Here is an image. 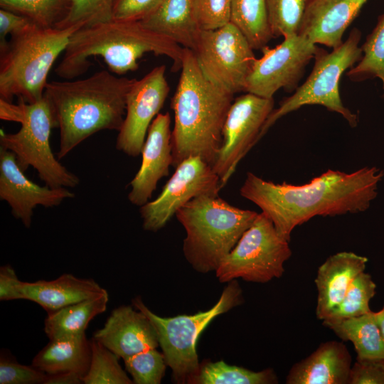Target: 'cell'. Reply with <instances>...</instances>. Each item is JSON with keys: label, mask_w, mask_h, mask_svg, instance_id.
I'll return each instance as SVG.
<instances>
[{"label": "cell", "mask_w": 384, "mask_h": 384, "mask_svg": "<svg viewBox=\"0 0 384 384\" xmlns=\"http://www.w3.org/2000/svg\"><path fill=\"white\" fill-rule=\"evenodd\" d=\"M277 375L272 368L253 371L230 366L223 361L200 365L197 373L188 383L196 384H276Z\"/></svg>", "instance_id": "cell-28"}, {"label": "cell", "mask_w": 384, "mask_h": 384, "mask_svg": "<svg viewBox=\"0 0 384 384\" xmlns=\"http://www.w3.org/2000/svg\"><path fill=\"white\" fill-rule=\"evenodd\" d=\"M361 37V31L355 28L331 52L318 48L310 75L292 95L283 99L279 107L272 110L261 130L260 139L282 117L308 105H322L341 114L351 127L357 126L358 116L343 105L338 84L342 74L362 58V49L358 46Z\"/></svg>", "instance_id": "cell-9"}, {"label": "cell", "mask_w": 384, "mask_h": 384, "mask_svg": "<svg viewBox=\"0 0 384 384\" xmlns=\"http://www.w3.org/2000/svg\"><path fill=\"white\" fill-rule=\"evenodd\" d=\"M171 117L159 113L152 121L142 149L141 166L130 182L129 202L142 206L149 202L159 181L168 176L173 165Z\"/></svg>", "instance_id": "cell-17"}, {"label": "cell", "mask_w": 384, "mask_h": 384, "mask_svg": "<svg viewBox=\"0 0 384 384\" xmlns=\"http://www.w3.org/2000/svg\"><path fill=\"white\" fill-rule=\"evenodd\" d=\"M368 0H309L298 33L314 43L335 48Z\"/></svg>", "instance_id": "cell-19"}, {"label": "cell", "mask_w": 384, "mask_h": 384, "mask_svg": "<svg viewBox=\"0 0 384 384\" xmlns=\"http://www.w3.org/2000/svg\"><path fill=\"white\" fill-rule=\"evenodd\" d=\"M274 110V99L247 92L234 100L223 129V140L212 168L223 188L239 162L260 139L261 130Z\"/></svg>", "instance_id": "cell-12"}, {"label": "cell", "mask_w": 384, "mask_h": 384, "mask_svg": "<svg viewBox=\"0 0 384 384\" xmlns=\"http://www.w3.org/2000/svg\"><path fill=\"white\" fill-rule=\"evenodd\" d=\"M327 328L342 341L353 344L356 359H384V339L374 311L341 320Z\"/></svg>", "instance_id": "cell-26"}, {"label": "cell", "mask_w": 384, "mask_h": 384, "mask_svg": "<svg viewBox=\"0 0 384 384\" xmlns=\"http://www.w3.org/2000/svg\"><path fill=\"white\" fill-rule=\"evenodd\" d=\"M107 292L92 279L65 273L55 279L22 282L21 299L33 302L48 314Z\"/></svg>", "instance_id": "cell-22"}, {"label": "cell", "mask_w": 384, "mask_h": 384, "mask_svg": "<svg viewBox=\"0 0 384 384\" xmlns=\"http://www.w3.org/2000/svg\"><path fill=\"white\" fill-rule=\"evenodd\" d=\"M317 49L315 43L299 33L284 38L274 48L264 47L262 57L256 58L247 79L245 92L273 98L281 88L296 89Z\"/></svg>", "instance_id": "cell-14"}, {"label": "cell", "mask_w": 384, "mask_h": 384, "mask_svg": "<svg viewBox=\"0 0 384 384\" xmlns=\"http://www.w3.org/2000/svg\"><path fill=\"white\" fill-rule=\"evenodd\" d=\"M217 303L209 310L193 315L161 317L153 313L139 297L132 305L143 312L154 325L166 365L174 381L188 383L200 364L196 351L199 335L217 316L243 303L242 290L236 279L228 282Z\"/></svg>", "instance_id": "cell-8"}, {"label": "cell", "mask_w": 384, "mask_h": 384, "mask_svg": "<svg viewBox=\"0 0 384 384\" xmlns=\"http://www.w3.org/2000/svg\"><path fill=\"white\" fill-rule=\"evenodd\" d=\"M203 74L235 95L245 92L256 57L242 33L230 22L215 30H201L193 50Z\"/></svg>", "instance_id": "cell-11"}, {"label": "cell", "mask_w": 384, "mask_h": 384, "mask_svg": "<svg viewBox=\"0 0 384 384\" xmlns=\"http://www.w3.org/2000/svg\"><path fill=\"white\" fill-rule=\"evenodd\" d=\"M114 0H68L63 19L56 28L87 26L113 19Z\"/></svg>", "instance_id": "cell-33"}, {"label": "cell", "mask_w": 384, "mask_h": 384, "mask_svg": "<svg viewBox=\"0 0 384 384\" xmlns=\"http://www.w3.org/2000/svg\"><path fill=\"white\" fill-rule=\"evenodd\" d=\"M289 242L261 212L223 260L215 271L216 277L220 282L241 278L266 283L279 278L284 272L285 262L292 255Z\"/></svg>", "instance_id": "cell-10"}, {"label": "cell", "mask_w": 384, "mask_h": 384, "mask_svg": "<svg viewBox=\"0 0 384 384\" xmlns=\"http://www.w3.org/2000/svg\"><path fill=\"white\" fill-rule=\"evenodd\" d=\"M81 27L60 29L34 26L11 37L0 49V99L12 102L17 97L28 103L41 100L52 66L64 53L71 36Z\"/></svg>", "instance_id": "cell-6"}, {"label": "cell", "mask_w": 384, "mask_h": 384, "mask_svg": "<svg viewBox=\"0 0 384 384\" xmlns=\"http://www.w3.org/2000/svg\"><path fill=\"white\" fill-rule=\"evenodd\" d=\"M230 22L253 50H262L274 38L266 0H231Z\"/></svg>", "instance_id": "cell-27"}, {"label": "cell", "mask_w": 384, "mask_h": 384, "mask_svg": "<svg viewBox=\"0 0 384 384\" xmlns=\"http://www.w3.org/2000/svg\"><path fill=\"white\" fill-rule=\"evenodd\" d=\"M309 0H266L274 37L297 34Z\"/></svg>", "instance_id": "cell-34"}, {"label": "cell", "mask_w": 384, "mask_h": 384, "mask_svg": "<svg viewBox=\"0 0 384 384\" xmlns=\"http://www.w3.org/2000/svg\"><path fill=\"white\" fill-rule=\"evenodd\" d=\"M352 365L351 353L343 342L327 341L291 367L286 383L348 384Z\"/></svg>", "instance_id": "cell-20"}, {"label": "cell", "mask_w": 384, "mask_h": 384, "mask_svg": "<svg viewBox=\"0 0 384 384\" xmlns=\"http://www.w3.org/2000/svg\"><path fill=\"white\" fill-rule=\"evenodd\" d=\"M367 262L364 256L343 251L329 256L319 267L314 280L318 319H324L341 302L353 280L365 271Z\"/></svg>", "instance_id": "cell-21"}, {"label": "cell", "mask_w": 384, "mask_h": 384, "mask_svg": "<svg viewBox=\"0 0 384 384\" xmlns=\"http://www.w3.org/2000/svg\"><path fill=\"white\" fill-rule=\"evenodd\" d=\"M108 302L107 292L48 314L43 329L46 336L55 340L85 334L90 321L106 311Z\"/></svg>", "instance_id": "cell-25"}, {"label": "cell", "mask_w": 384, "mask_h": 384, "mask_svg": "<svg viewBox=\"0 0 384 384\" xmlns=\"http://www.w3.org/2000/svg\"><path fill=\"white\" fill-rule=\"evenodd\" d=\"M0 117L21 124L17 132L1 134L0 146L15 155L23 171L32 166L52 188H74L79 184L78 176L63 166L51 150L50 137L55 124L44 97L33 103L18 99L17 105L0 99Z\"/></svg>", "instance_id": "cell-7"}, {"label": "cell", "mask_w": 384, "mask_h": 384, "mask_svg": "<svg viewBox=\"0 0 384 384\" xmlns=\"http://www.w3.org/2000/svg\"><path fill=\"white\" fill-rule=\"evenodd\" d=\"M124 362L125 370L135 384H159L167 366L163 353L156 348L138 353Z\"/></svg>", "instance_id": "cell-35"}, {"label": "cell", "mask_w": 384, "mask_h": 384, "mask_svg": "<svg viewBox=\"0 0 384 384\" xmlns=\"http://www.w3.org/2000/svg\"><path fill=\"white\" fill-rule=\"evenodd\" d=\"M361 49L362 58L350 68L348 77L355 82L378 78L382 81L384 91V13L379 16Z\"/></svg>", "instance_id": "cell-30"}, {"label": "cell", "mask_w": 384, "mask_h": 384, "mask_svg": "<svg viewBox=\"0 0 384 384\" xmlns=\"http://www.w3.org/2000/svg\"><path fill=\"white\" fill-rule=\"evenodd\" d=\"M21 281L14 268L4 265L0 268V300L11 301L21 299Z\"/></svg>", "instance_id": "cell-41"}, {"label": "cell", "mask_w": 384, "mask_h": 384, "mask_svg": "<svg viewBox=\"0 0 384 384\" xmlns=\"http://www.w3.org/2000/svg\"><path fill=\"white\" fill-rule=\"evenodd\" d=\"M161 0H114L113 19L141 21L151 14Z\"/></svg>", "instance_id": "cell-38"}, {"label": "cell", "mask_w": 384, "mask_h": 384, "mask_svg": "<svg viewBox=\"0 0 384 384\" xmlns=\"http://www.w3.org/2000/svg\"><path fill=\"white\" fill-rule=\"evenodd\" d=\"M92 356L87 373L83 377L84 384H132L119 363V357L95 341L91 340Z\"/></svg>", "instance_id": "cell-31"}, {"label": "cell", "mask_w": 384, "mask_h": 384, "mask_svg": "<svg viewBox=\"0 0 384 384\" xmlns=\"http://www.w3.org/2000/svg\"><path fill=\"white\" fill-rule=\"evenodd\" d=\"M374 316L384 339V306L380 311L374 312Z\"/></svg>", "instance_id": "cell-43"}, {"label": "cell", "mask_w": 384, "mask_h": 384, "mask_svg": "<svg viewBox=\"0 0 384 384\" xmlns=\"http://www.w3.org/2000/svg\"><path fill=\"white\" fill-rule=\"evenodd\" d=\"M48 374L34 366H26L1 354L0 384H45Z\"/></svg>", "instance_id": "cell-37"}, {"label": "cell", "mask_w": 384, "mask_h": 384, "mask_svg": "<svg viewBox=\"0 0 384 384\" xmlns=\"http://www.w3.org/2000/svg\"><path fill=\"white\" fill-rule=\"evenodd\" d=\"M117 75L101 70L83 79L48 82L43 97L60 131L58 159L100 131L120 129L127 95L137 79Z\"/></svg>", "instance_id": "cell-2"}, {"label": "cell", "mask_w": 384, "mask_h": 384, "mask_svg": "<svg viewBox=\"0 0 384 384\" xmlns=\"http://www.w3.org/2000/svg\"><path fill=\"white\" fill-rule=\"evenodd\" d=\"M68 0H0L1 9L23 16L41 28H55Z\"/></svg>", "instance_id": "cell-32"}, {"label": "cell", "mask_w": 384, "mask_h": 384, "mask_svg": "<svg viewBox=\"0 0 384 384\" xmlns=\"http://www.w3.org/2000/svg\"><path fill=\"white\" fill-rule=\"evenodd\" d=\"M149 53L171 58L173 69H181L183 48L180 45L140 21L112 19L77 30L55 72L61 78L73 79L88 70L91 57L100 56L112 73L122 75L135 71L138 60Z\"/></svg>", "instance_id": "cell-4"}, {"label": "cell", "mask_w": 384, "mask_h": 384, "mask_svg": "<svg viewBox=\"0 0 384 384\" xmlns=\"http://www.w3.org/2000/svg\"><path fill=\"white\" fill-rule=\"evenodd\" d=\"M220 178L212 166L201 157L190 156L181 161L159 196L140 207L142 226L156 232L192 199L204 195H218Z\"/></svg>", "instance_id": "cell-13"}, {"label": "cell", "mask_w": 384, "mask_h": 384, "mask_svg": "<svg viewBox=\"0 0 384 384\" xmlns=\"http://www.w3.org/2000/svg\"><path fill=\"white\" fill-rule=\"evenodd\" d=\"M234 95L203 74L192 50L183 48L181 75L171 107L173 165L198 156L212 166L223 140V129Z\"/></svg>", "instance_id": "cell-3"}, {"label": "cell", "mask_w": 384, "mask_h": 384, "mask_svg": "<svg viewBox=\"0 0 384 384\" xmlns=\"http://www.w3.org/2000/svg\"><path fill=\"white\" fill-rule=\"evenodd\" d=\"M193 1L194 16L201 30H215L230 23L231 0Z\"/></svg>", "instance_id": "cell-36"}, {"label": "cell", "mask_w": 384, "mask_h": 384, "mask_svg": "<svg viewBox=\"0 0 384 384\" xmlns=\"http://www.w3.org/2000/svg\"><path fill=\"white\" fill-rule=\"evenodd\" d=\"M149 29L193 50L201 32L193 0H161L157 8L140 21Z\"/></svg>", "instance_id": "cell-23"}, {"label": "cell", "mask_w": 384, "mask_h": 384, "mask_svg": "<svg viewBox=\"0 0 384 384\" xmlns=\"http://www.w3.org/2000/svg\"><path fill=\"white\" fill-rule=\"evenodd\" d=\"M348 384H384V359H356Z\"/></svg>", "instance_id": "cell-39"}, {"label": "cell", "mask_w": 384, "mask_h": 384, "mask_svg": "<svg viewBox=\"0 0 384 384\" xmlns=\"http://www.w3.org/2000/svg\"><path fill=\"white\" fill-rule=\"evenodd\" d=\"M257 215L229 204L218 195L192 199L176 213L186 233L185 258L198 272H215Z\"/></svg>", "instance_id": "cell-5"}, {"label": "cell", "mask_w": 384, "mask_h": 384, "mask_svg": "<svg viewBox=\"0 0 384 384\" xmlns=\"http://www.w3.org/2000/svg\"><path fill=\"white\" fill-rule=\"evenodd\" d=\"M91 356V341L82 334L50 340L33 358L31 365L48 375L75 372L84 377L88 371Z\"/></svg>", "instance_id": "cell-24"}, {"label": "cell", "mask_w": 384, "mask_h": 384, "mask_svg": "<svg viewBox=\"0 0 384 384\" xmlns=\"http://www.w3.org/2000/svg\"><path fill=\"white\" fill-rule=\"evenodd\" d=\"M34 26L31 20L20 14L11 11L0 9V49L4 48L8 41L6 38L7 35L11 37L18 36L29 30Z\"/></svg>", "instance_id": "cell-40"}, {"label": "cell", "mask_w": 384, "mask_h": 384, "mask_svg": "<svg viewBox=\"0 0 384 384\" xmlns=\"http://www.w3.org/2000/svg\"><path fill=\"white\" fill-rule=\"evenodd\" d=\"M83 376L75 372H63L48 375L45 384H80Z\"/></svg>", "instance_id": "cell-42"}, {"label": "cell", "mask_w": 384, "mask_h": 384, "mask_svg": "<svg viewBox=\"0 0 384 384\" xmlns=\"http://www.w3.org/2000/svg\"><path fill=\"white\" fill-rule=\"evenodd\" d=\"M384 176L375 166L353 173L328 170L303 185L275 183L248 172L240 195L257 205L289 241L297 226L317 215L335 216L366 210Z\"/></svg>", "instance_id": "cell-1"}, {"label": "cell", "mask_w": 384, "mask_h": 384, "mask_svg": "<svg viewBox=\"0 0 384 384\" xmlns=\"http://www.w3.org/2000/svg\"><path fill=\"white\" fill-rule=\"evenodd\" d=\"M92 338L123 360L159 346L156 329L149 318L141 311L125 305L112 311Z\"/></svg>", "instance_id": "cell-18"}, {"label": "cell", "mask_w": 384, "mask_h": 384, "mask_svg": "<svg viewBox=\"0 0 384 384\" xmlns=\"http://www.w3.org/2000/svg\"><path fill=\"white\" fill-rule=\"evenodd\" d=\"M74 197L67 188L41 186L28 179L15 155L0 146V199L9 205L12 215L26 228L31 227L36 206L54 207Z\"/></svg>", "instance_id": "cell-16"}, {"label": "cell", "mask_w": 384, "mask_h": 384, "mask_svg": "<svg viewBox=\"0 0 384 384\" xmlns=\"http://www.w3.org/2000/svg\"><path fill=\"white\" fill-rule=\"evenodd\" d=\"M375 294L376 284L371 275L362 272L351 283L341 302L322 320V324L328 327L341 320L371 311L369 304Z\"/></svg>", "instance_id": "cell-29"}, {"label": "cell", "mask_w": 384, "mask_h": 384, "mask_svg": "<svg viewBox=\"0 0 384 384\" xmlns=\"http://www.w3.org/2000/svg\"><path fill=\"white\" fill-rule=\"evenodd\" d=\"M166 66H156L136 80L127 93L125 116L116 140V148L130 156H138L149 128L159 113L170 88Z\"/></svg>", "instance_id": "cell-15"}]
</instances>
